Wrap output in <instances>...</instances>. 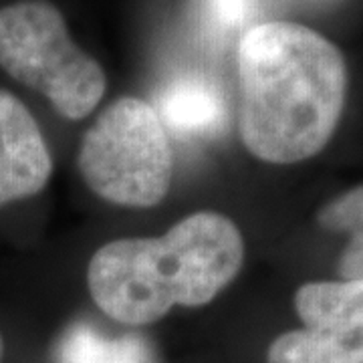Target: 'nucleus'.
Segmentation results:
<instances>
[{
	"label": "nucleus",
	"mask_w": 363,
	"mask_h": 363,
	"mask_svg": "<svg viewBox=\"0 0 363 363\" xmlns=\"http://www.w3.org/2000/svg\"><path fill=\"white\" fill-rule=\"evenodd\" d=\"M238 133L269 164L317 156L345 107L347 67L337 47L307 26L272 21L238 43Z\"/></svg>",
	"instance_id": "nucleus-1"
},
{
	"label": "nucleus",
	"mask_w": 363,
	"mask_h": 363,
	"mask_svg": "<svg viewBox=\"0 0 363 363\" xmlns=\"http://www.w3.org/2000/svg\"><path fill=\"white\" fill-rule=\"evenodd\" d=\"M245 240L230 218L194 212L156 238H121L91 257L95 305L123 325H150L176 305L202 307L236 279Z\"/></svg>",
	"instance_id": "nucleus-2"
},
{
	"label": "nucleus",
	"mask_w": 363,
	"mask_h": 363,
	"mask_svg": "<svg viewBox=\"0 0 363 363\" xmlns=\"http://www.w3.org/2000/svg\"><path fill=\"white\" fill-rule=\"evenodd\" d=\"M0 69L67 119L89 116L107 89L104 67L75 45L65 16L49 0L0 6Z\"/></svg>",
	"instance_id": "nucleus-3"
},
{
	"label": "nucleus",
	"mask_w": 363,
	"mask_h": 363,
	"mask_svg": "<svg viewBox=\"0 0 363 363\" xmlns=\"http://www.w3.org/2000/svg\"><path fill=\"white\" fill-rule=\"evenodd\" d=\"M77 168L91 192L111 204H160L172 184L174 157L156 107L138 97L107 105L83 135Z\"/></svg>",
	"instance_id": "nucleus-4"
},
{
	"label": "nucleus",
	"mask_w": 363,
	"mask_h": 363,
	"mask_svg": "<svg viewBox=\"0 0 363 363\" xmlns=\"http://www.w3.org/2000/svg\"><path fill=\"white\" fill-rule=\"evenodd\" d=\"M295 311L303 329L274 339L267 363H363V281L298 286Z\"/></svg>",
	"instance_id": "nucleus-5"
},
{
	"label": "nucleus",
	"mask_w": 363,
	"mask_h": 363,
	"mask_svg": "<svg viewBox=\"0 0 363 363\" xmlns=\"http://www.w3.org/2000/svg\"><path fill=\"white\" fill-rule=\"evenodd\" d=\"M51 174V152L37 119L13 91L0 89V206L37 196Z\"/></svg>",
	"instance_id": "nucleus-6"
},
{
	"label": "nucleus",
	"mask_w": 363,
	"mask_h": 363,
	"mask_svg": "<svg viewBox=\"0 0 363 363\" xmlns=\"http://www.w3.org/2000/svg\"><path fill=\"white\" fill-rule=\"evenodd\" d=\"M156 113L164 128L180 135L210 138L226 128L228 107L220 87L204 75H182L168 83Z\"/></svg>",
	"instance_id": "nucleus-7"
},
{
	"label": "nucleus",
	"mask_w": 363,
	"mask_h": 363,
	"mask_svg": "<svg viewBox=\"0 0 363 363\" xmlns=\"http://www.w3.org/2000/svg\"><path fill=\"white\" fill-rule=\"evenodd\" d=\"M57 363H150V350L140 337H105L89 323H75L57 347Z\"/></svg>",
	"instance_id": "nucleus-8"
},
{
	"label": "nucleus",
	"mask_w": 363,
	"mask_h": 363,
	"mask_svg": "<svg viewBox=\"0 0 363 363\" xmlns=\"http://www.w3.org/2000/svg\"><path fill=\"white\" fill-rule=\"evenodd\" d=\"M319 224L331 233L353 234L363 233V184L327 202L319 214Z\"/></svg>",
	"instance_id": "nucleus-9"
},
{
	"label": "nucleus",
	"mask_w": 363,
	"mask_h": 363,
	"mask_svg": "<svg viewBox=\"0 0 363 363\" xmlns=\"http://www.w3.org/2000/svg\"><path fill=\"white\" fill-rule=\"evenodd\" d=\"M208 16L220 28L242 25L250 14V0H204Z\"/></svg>",
	"instance_id": "nucleus-10"
},
{
	"label": "nucleus",
	"mask_w": 363,
	"mask_h": 363,
	"mask_svg": "<svg viewBox=\"0 0 363 363\" xmlns=\"http://www.w3.org/2000/svg\"><path fill=\"white\" fill-rule=\"evenodd\" d=\"M339 274L343 281H363V233L350 236L339 259Z\"/></svg>",
	"instance_id": "nucleus-11"
},
{
	"label": "nucleus",
	"mask_w": 363,
	"mask_h": 363,
	"mask_svg": "<svg viewBox=\"0 0 363 363\" xmlns=\"http://www.w3.org/2000/svg\"><path fill=\"white\" fill-rule=\"evenodd\" d=\"M2 357H4V337L0 333V363H2Z\"/></svg>",
	"instance_id": "nucleus-12"
}]
</instances>
